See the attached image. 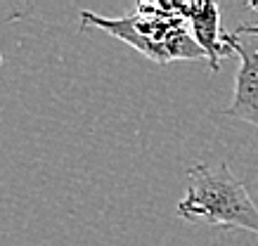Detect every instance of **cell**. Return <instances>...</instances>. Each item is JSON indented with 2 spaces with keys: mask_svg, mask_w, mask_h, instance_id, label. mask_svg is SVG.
Listing matches in <instances>:
<instances>
[{
  "mask_svg": "<svg viewBox=\"0 0 258 246\" xmlns=\"http://www.w3.org/2000/svg\"><path fill=\"white\" fill-rule=\"evenodd\" d=\"M178 215L189 222L258 234V206L225 161L218 166L195 163L187 168V194L178 201Z\"/></svg>",
  "mask_w": 258,
  "mask_h": 246,
  "instance_id": "2",
  "label": "cell"
},
{
  "mask_svg": "<svg viewBox=\"0 0 258 246\" xmlns=\"http://www.w3.org/2000/svg\"><path fill=\"white\" fill-rule=\"evenodd\" d=\"M227 43L239 55V71L235 78V95L223 114L235 116L258 128V24H242L227 33Z\"/></svg>",
  "mask_w": 258,
  "mask_h": 246,
  "instance_id": "3",
  "label": "cell"
},
{
  "mask_svg": "<svg viewBox=\"0 0 258 246\" xmlns=\"http://www.w3.org/2000/svg\"><path fill=\"white\" fill-rule=\"evenodd\" d=\"M249 8H253L258 12V0H253V3H249Z\"/></svg>",
  "mask_w": 258,
  "mask_h": 246,
  "instance_id": "5",
  "label": "cell"
},
{
  "mask_svg": "<svg viewBox=\"0 0 258 246\" xmlns=\"http://www.w3.org/2000/svg\"><path fill=\"white\" fill-rule=\"evenodd\" d=\"M83 29H102L159 64L173 59H206L189 33L185 17L178 15L173 3H140L131 17H100L83 10L81 31Z\"/></svg>",
  "mask_w": 258,
  "mask_h": 246,
  "instance_id": "1",
  "label": "cell"
},
{
  "mask_svg": "<svg viewBox=\"0 0 258 246\" xmlns=\"http://www.w3.org/2000/svg\"><path fill=\"white\" fill-rule=\"evenodd\" d=\"M0 64H3V57H0Z\"/></svg>",
  "mask_w": 258,
  "mask_h": 246,
  "instance_id": "6",
  "label": "cell"
},
{
  "mask_svg": "<svg viewBox=\"0 0 258 246\" xmlns=\"http://www.w3.org/2000/svg\"><path fill=\"white\" fill-rule=\"evenodd\" d=\"M173 5L178 10V15L185 17L189 33L206 55L209 66L213 71H220V62L235 52L227 43V33L220 31L218 5L216 3H173Z\"/></svg>",
  "mask_w": 258,
  "mask_h": 246,
  "instance_id": "4",
  "label": "cell"
}]
</instances>
